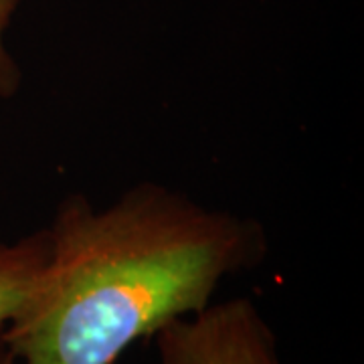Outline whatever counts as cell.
Listing matches in <instances>:
<instances>
[{"instance_id": "277c9868", "label": "cell", "mask_w": 364, "mask_h": 364, "mask_svg": "<svg viewBox=\"0 0 364 364\" xmlns=\"http://www.w3.org/2000/svg\"><path fill=\"white\" fill-rule=\"evenodd\" d=\"M18 4L21 0H0V102H6L16 95L23 83V71L4 45V33Z\"/></svg>"}, {"instance_id": "3957f363", "label": "cell", "mask_w": 364, "mask_h": 364, "mask_svg": "<svg viewBox=\"0 0 364 364\" xmlns=\"http://www.w3.org/2000/svg\"><path fill=\"white\" fill-rule=\"evenodd\" d=\"M45 253V229L16 241H0V346L6 326L39 275Z\"/></svg>"}, {"instance_id": "7a4b0ae2", "label": "cell", "mask_w": 364, "mask_h": 364, "mask_svg": "<svg viewBox=\"0 0 364 364\" xmlns=\"http://www.w3.org/2000/svg\"><path fill=\"white\" fill-rule=\"evenodd\" d=\"M154 336L160 364H284L275 332L249 298L208 304Z\"/></svg>"}, {"instance_id": "5b68a950", "label": "cell", "mask_w": 364, "mask_h": 364, "mask_svg": "<svg viewBox=\"0 0 364 364\" xmlns=\"http://www.w3.org/2000/svg\"><path fill=\"white\" fill-rule=\"evenodd\" d=\"M0 364H18V360L4 346H0Z\"/></svg>"}, {"instance_id": "6da1fadb", "label": "cell", "mask_w": 364, "mask_h": 364, "mask_svg": "<svg viewBox=\"0 0 364 364\" xmlns=\"http://www.w3.org/2000/svg\"><path fill=\"white\" fill-rule=\"evenodd\" d=\"M45 263L2 334L18 364H116L138 340L205 310L227 277L261 265L259 223L140 182L107 207L65 196Z\"/></svg>"}]
</instances>
